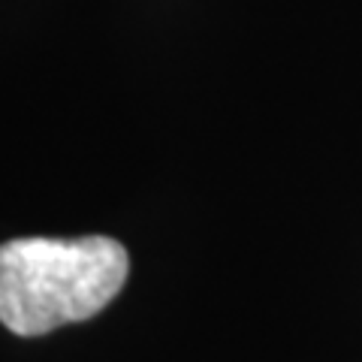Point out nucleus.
Listing matches in <instances>:
<instances>
[{
  "mask_svg": "<svg viewBox=\"0 0 362 362\" xmlns=\"http://www.w3.org/2000/svg\"><path fill=\"white\" fill-rule=\"evenodd\" d=\"M130 272L121 242L9 239L0 245V323L16 335H45L88 320L118 296Z\"/></svg>",
  "mask_w": 362,
  "mask_h": 362,
  "instance_id": "nucleus-1",
  "label": "nucleus"
}]
</instances>
